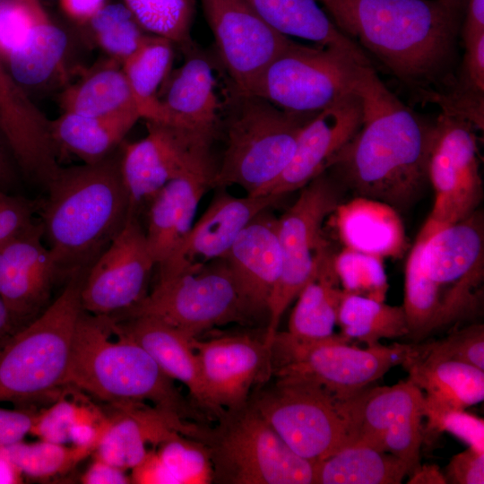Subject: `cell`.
Listing matches in <instances>:
<instances>
[{
  "instance_id": "5",
  "label": "cell",
  "mask_w": 484,
  "mask_h": 484,
  "mask_svg": "<svg viewBox=\"0 0 484 484\" xmlns=\"http://www.w3.org/2000/svg\"><path fill=\"white\" fill-rule=\"evenodd\" d=\"M65 385L112 406L149 402L186 421L206 418L141 345L114 328L108 315L83 309L73 334Z\"/></svg>"
},
{
  "instance_id": "10",
  "label": "cell",
  "mask_w": 484,
  "mask_h": 484,
  "mask_svg": "<svg viewBox=\"0 0 484 484\" xmlns=\"http://www.w3.org/2000/svg\"><path fill=\"white\" fill-rule=\"evenodd\" d=\"M218 420L200 440L210 455L213 481L315 484V462L294 453L249 403Z\"/></svg>"
},
{
  "instance_id": "19",
  "label": "cell",
  "mask_w": 484,
  "mask_h": 484,
  "mask_svg": "<svg viewBox=\"0 0 484 484\" xmlns=\"http://www.w3.org/2000/svg\"><path fill=\"white\" fill-rule=\"evenodd\" d=\"M38 220L0 246V298L15 332L51 303L59 276Z\"/></svg>"
},
{
  "instance_id": "34",
  "label": "cell",
  "mask_w": 484,
  "mask_h": 484,
  "mask_svg": "<svg viewBox=\"0 0 484 484\" xmlns=\"http://www.w3.org/2000/svg\"><path fill=\"white\" fill-rule=\"evenodd\" d=\"M410 471L392 454L353 441L315 462V484H399Z\"/></svg>"
},
{
  "instance_id": "59",
  "label": "cell",
  "mask_w": 484,
  "mask_h": 484,
  "mask_svg": "<svg viewBox=\"0 0 484 484\" xmlns=\"http://www.w3.org/2000/svg\"><path fill=\"white\" fill-rule=\"evenodd\" d=\"M22 476L12 462L0 455V484L22 483Z\"/></svg>"
},
{
  "instance_id": "20",
  "label": "cell",
  "mask_w": 484,
  "mask_h": 484,
  "mask_svg": "<svg viewBox=\"0 0 484 484\" xmlns=\"http://www.w3.org/2000/svg\"><path fill=\"white\" fill-rule=\"evenodd\" d=\"M204 212L172 254L158 266V279H167L196 269L223 257L242 229L263 210L275 205L282 196L276 194L238 197L226 187H215Z\"/></svg>"
},
{
  "instance_id": "44",
  "label": "cell",
  "mask_w": 484,
  "mask_h": 484,
  "mask_svg": "<svg viewBox=\"0 0 484 484\" xmlns=\"http://www.w3.org/2000/svg\"><path fill=\"white\" fill-rule=\"evenodd\" d=\"M179 435L159 445V458L173 484H208L213 481V470L203 443Z\"/></svg>"
},
{
  "instance_id": "22",
  "label": "cell",
  "mask_w": 484,
  "mask_h": 484,
  "mask_svg": "<svg viewBox=\"0 0 484 484\" xmlns=\"http://www.w3.org/2000/svg\"><path fill=\"white\" fill-rule=\"evenodd\" d=\"M362 118L357 91L313 117L301 129L290 163L267 194L284 197L327 171L358 133Z\"/></svg>"
},
{
  "instance_id": "50",
  "label": "cell",
  "mask_w": 484,
  "mask_h": 484,
  "mask_svg": "<svg viewBox=\"0 0 484 484\" xmlns=\"http://www.w3.org/2000/svg\"><path fill=\"white\" fill-rule=\"evenodd\" d=\"M427 431H446L480 453H484V421L464 410L441 413L427 425Z\"/></svg>"
},
{
  "instance_id": "25",
  "label": "cell",
  "mask_w": 484,
  "mask_h": 484,
  "mask_svg": "<svg viewBox=\"0 0 484 484\" xmlns=\"http://www.w3.org/2000/svg\"><path fill=\"white\" fill-rule=\"evenodd\" d=\"M164 82L160 94L163 110L161 123L216 133L233 91L221 98L211 61L197 49Z\"/></svg>"
},
{
  "instance_id": "41",
  "label": "cell",
  "mask_w": 484,
  "mask_h": 484,
  "mask_svg": "<svg viewBox=\"0 0 484 484\" xmlns=\"http://www.w3.org/2000/svg\"><path fill=\"white\" fill-rule=\"evenodd\" d=\"M92 453L87 448L41 439L32 443L22 440L0 448V455L12 462L22 475L33 479L65 473Z\"/></svg>"
},
{
  "instance_id": "47",
  "label": "cell",
  "mask_w": 484,
  "mask_h": 484,
  "mask_svg": "<svg viewBox=\"0 0 484 484\" xmlns=\"http://www.w3.org/2000/svg\"><path fill=\"white\" fill-rule=\"evenodd\" d=\"M95 406L59 399L48 409L37 413L30 434L41 440L66 445L73 425L90 413Z\"/></svg>"
},
{
  "instance_id": "32",
  "label": "cell",
  "mask_w": 484,
  "mask_h": 484,
  "mask_svg": "<svg viewBox=\"0 0 484 484\" xmlns=\"http://www.w3.org/2000/svg\"><path fill=\"white\" fill-rule=\"evenodd\" d=\"M140 118L136 113L90 117L64 112L51 120V134L59 158L70 153L92 164L114 152Z\"/></svg>"
},
{
  "instance_id": "11",
  "label": "cell",
  "mask_w": 484,
  "mask_h": 484,
  "mask_svg": "<svg viewBox=\"0 0 484 484\" xmlns=\"http://www.w3.org/2000/svg\"><path fill=\"white\" fill-rule=\"evenodd\" d=\"M294 203L278 218L281 272L268 302L264 342L270 347L283 313L332 251L323 224L341 203L335 180L327 171L301 189Z\"/></svg>"
},
{
  "instance_id": "49",
  "label": "cell",
  "mask_w": 484,
  "mask_h": 484,
  "mask_svg": "<svg viewBox=\"0 0 484 484\" xmlns=\"http://www.w3.org/2000/svg\"><path fill=\"white\" fill-rule=\"evenodd\" d=\"M38 199L0 191V246L37 220Z\"/></svg>"
},
{
  "instance_id": "58",
  "label": "cell",
  "mask_w": 484,
  "mask_h": 484,
  "mask_svg": "<svg viewBox=\"0 0 484 484\" xmlns=\"http://www.w3.org/2000/svg\"><path fill=\"white\" fill-rule=\"evenodd\" d=\"M410 484H445L444 473L436 465H418L410 473Z\"/></svg>"
},
{
  "instance_id": "6",
  "label": "cell",
  "mask_w": 484,
  "mask_h": 484,
  "mask_svg": "<svg viewBox=\"0 0 484 484\" xmlns=\"http://www.w3.org/2000/svg\"><path fill=\"white\" fill-rule=\"evenodd\" d=\"M315 116L290 113L233 90L220 128L224 148L213 188L238 186L248 195L267 194L290 163L301 129Z\"/></svg>"
},
{
  "instance_id": "27",
  "label": "cell",
  "mask_w": 484,
  "mask_h": 484,
  "mask_svg": "<svg viewBox=\"0 0 484 484\" xmlns=\"http://www.w3.org/2000/svg\"><path fill=\"white\" fill-rule=\"evenodd\" d=\"M278 218L266 208L242 229L225 258L255 308L266 318L268 302L281 272Z\"/></svg>"
},
{
  "instance_id": "16",
  "label": "cell",
  "mask_w": 484,
  "mask_h": 484,
  "mask_svg": "<svg viewBox=\"0 0 484 484\" xmlns=\"http://www.w3.org/2000/svg\"><path fill=\"white\" fill-rule=\"evenodd\" d=\"M220 63L238 93L250 94L270 65L294 40L267 24L245 0H200Z\"/></svg>"
},
{
  "instance_id": "62",
  "label": "cell",
  "mask_w": 484,
  "mask_h": 484,
  "mask_svg": "<svg viewBox=\"0 0 484 484\" xmlns=\"http://www.w3.org/2000/svg\"><path fill=\"white\" fill-rule=\"evenodd\" d=\"M0 21H1V8H0Z\"/></svg>"
},
{
  "instance_id": "52",
  "label": "cell",
  "mask_w": 484,
  "mask_h": 484,
  "mask_svg": "<svg viewBox=\"0 0 484 484\" xmlns=\"http://www.w3.org/2000/svg\"><path fill=\"white\" fill-rule=\"evenodd\" d=\"M30 409L0 408V448L23 440L30 434L37 416Z\"/></svg>"
},
{
  "instance_id": "61",
  "label": "cell",
  "mask_w": 484,
  "mask_h": 484,
  "mask_svg": "<svg viewBox=\"0 0 484 484\" xmlns=\"http://www.w3.org/2000/svg\"><path fill=\"white\" fill-rule=\"evenodd\" d=\"M449 9L461 13L466 0H438Z\"/></svg>"
},
{
  "instance_id": "40",
  "label": "cell",
  "mask_w": 484,
  "mask_h": 484,
  "mask_svg": "<svg viewBox=\"0 0 484 484\" xmlns=\"http://www.w3.org/2000/svg\"><path fill=\"white\" fill-rule=\"evenodd\" d=\"M148 34L171 41L186 56L196 49L192 39L195 0H123Z\"/></svg>"
},
{
  "instance_id": "56",
  "label": "cell",
  "mask_w": 484,
  "mask_h": 484,
  "mask_svg": "<svg viewBox=\"0 0 484 484\" xmlns=\"http://www.w3.org/2000/svg\"><path fill=\"white\" fill-rule=\"evenodd\" d=\"M21 177L13 155L0 131V191L13 193Z\"/></svg>"
},
{
  "instance_id": "13",
  "label": "cell",
  "mask_w": 484,
  "mask_h": 484,
  "mask_svg": "<svg viewBox=\"0 0 484 484\" xmlns=\"http://www.w3.org/2000/svg\"><path fill=\"white\" fill-rule=\"evenodd\" d=\"M361 66L339 48L294 41L265 68L250 94L290 113L316 115L356 91Z\"/></svg>"
},
{
  "instance_id": "45",
  "label": "cell",
  "mask_w": 484,
  "mask_h": 484,
  "mask_svg": "<svg viewBox=\"0 0 484 484\" xmlns=\"http://www.w3.org/2000/svg\"><path fill=\"white\" fill-rule=\"evenodd\" d=\"M416 349L418 355L458 360L483 370L484 326L481 324H471L442 340L416 343Z\"/></svg>"
},
{
  "instance_id": "21",
  "label": "cell",
  "mask_w": 484,
  "mask_h": 484,
  "mask_svg": "<svg viewBox=\"0 0 484 484\" xmlns=\"http://www.w3.org/2000/svg\"><path fill=\"white\" fill-rule=\"evenodd\" d=\"M50 123L0 56V131L22 177L43 191L61 167Z\"/></svg>"
},
{
  "instance_id": "51",
  "label": "cell",
  "mask_w": 484,
  "mask_h": 484,
  "mask_svg": "<svg viewBox=\"0 0 484 484\" xmlns=\"http://www.w3.org/2000/svg\"><path fill=\"white\" fill-rule=\"evenodd\" d=\"M444 475L446 483L483 484L484 453L468 447L451 458Z\"/></svg>"
},
{
  "instance_id": "28",
  "label": "cell",
  "mask_w": 484,
  "mask_h": 484,
  "mask_svg": "<svg viewBox=\"0 0 484 484\" xmlns=\"http://www.w3.org/2000/svg\"><path fill=\"white\" fill-rule=\"evenodd\" d=\"M422 391L430 424L441 413L464 410L484 399V371L458 360L417 354L402 365Z\"/></svg>"
},
{
  "instance_id": "31",
  "label": "cell",
  "mask_w": 484,
  "mask_h": 484,
  "mask_svg": "<svg viewBox=\"0 0 484 484\" xmlns=\"http://www.w3.org/2000/svg\"><path fill=\"white\" fill-rule=\"evenodd\" d=\"M356 440L385 451L383 437L392 426L415 416L425 417L422 391L410 379L392 386L365 388L349 399Z\"/></svg>"
},
{
  "instance_id": "14",
  "label": "cell",
  "mask_w": 484,
  "mask_h": 484,
  "mask_svg": "<svg viewBox=\"0 0 484 484\" xmlns=\"http://www.w3.org/2000/svg\"><path fill=\"white\" fill-rule=\"evenodd\" d=\"M477 130L470 121L443 112L433 123L428 179L435 200L419 235L428 238L479 209L483 182Z\"/></svg>"
},
{
  "instance_id": "12",
  "label": "cell",
  "mask_w": 484,
  "mask_h": 484,
  "mask_svg": "<svg viewBox=\"0 0 484 484\" xmlns=\"http://www.w3.org/2000/svg\"><path fill=\"white\" fill-rule=\"evenodd\" d=\"M248 403L298 455L317 462L356 440L346 400L302 382L276 379Z\"/></svg>"
},
{
  "instance_id": "42",
  "label": "cell",
  "mask_w": 484,
  "mask_h": 484,
  "mask_svg": "<svg viewBox=\"0 0 484 484\" xmlns=\"http://www.w3.org/2000/svg\"><path fill=\"white\" fill-rule=\"evenodd\" d=\"M87 24L97 44L120 64L148 34L124 3H107Z\"/></svg>"
},
{
  "instance_id": "7",
  "label": "cell",
  "mask_w": 484,
  "mask_h": 484,
  "mask_svg": "<svg viewBox=\"0 0 484 484\" xmlns=\"http://www.w3.org/2000/svg\"><path fill=\"white\" fill-rule=\"evenodd\" d=\"M86 273L65 283L61 293L33 321L0 347V402L24 406L64 386L73 334L82 311Z\"/></svg>"
},
{
  "instance_id": "37",
  "label": "cell",
  "mask_w": 484,
  "mask_h": 484,
  "mask_svg": "<svg viewBox=\"0 0 484 484\" xmlns=\"http://www.w3.org/2000/svg\"><path fill=\"white\" fill-rule=\"evenodd\" d=\"M68 48V37L48 15L38 22L22 44L4 63L25 90L46 83L59 69Z\"/></svg>"
},
{
  "instance_id": "30",
  "label": "cell",
  "mask_w": 484,
  "mask_h": 484,
  "mask_svg": "<svg viewBox=\"0 0 484 484\" xmlns=\"http://www.w3.org/2000/svg\"><path fill=\"white\" fill-rule=\"evenodd\" d=\"M245 1L278 32L339 48L361 65H372L366 52L336 27L316 0Z\"/></svg>"
},
{
  "instance_id": "54",
  "label": "cell",
  "mask_w": 484,
  "mask_h": 484,
  "mask_svg": "<svg viewBox=\"0 0 484 484\" xmlns=\"http://www.w3.org/2000/svg\"><path fill=\"white\" fill-rule=\"evenodd\" d=\"M84 484H128L132 483L126 471L111 465L97 457L81 478Z\"/></svg>"
},
{
  "instance_id": "46",
  "label": "cell",
  "mask_w": 484,
  "mask_h": 484,
  "mask_svg": "<svg viewBox=\"0 0 484 484\" xmlns=\"http://www.w3.org/2000/svg\"><path fill=\"white\" fill-rule=\"evenodd\" d=\"M0 56L4 59L48 14L40 0H0Z\"/></svg>"
},
{
  "instance_id": "9",
  "label": "cell",
  "mask_w": 484,
  "mask_h": 484,
  "mask_svg": "<svg viewBox=\"0 0 484 484\" xmlns=\"http://www.w3.org/2000/svg\"><path fill=\"white\" fill-rule=\"evenodd\" d=\"M350 342L340 333L303 341L278 331L270 347L272 374L276 379L310 384L338 400H346L416 353V344L359 348Z\"/></svg>"
},
{
  "instance_id": "36",
  "label": "cell",
  "mask_w": 484,
  "mask_h": 484,
  "mask_svg": "<svg viewBox=\"0 0 484 484\" xmlns=\"http://www.w3.org/2000/svg\"><path fill=\"white\" fill-rule=\"evenodd\" d=\"M174 48L169 39L147 34L136 50L121 63L141 117L146 121H163L159 97L170 74Z\"/></svg>"
},
{
  "instance_id": "57",
  "label": "cell",
  "mask_w": 484,
  "mask_h": 484,
  "mask_svg": "<svg viewBox=\"0 0 484 484\" xmlns=\"http://www.w3.org/2000/svg\"><path fill=\"white\" fill-rule=\"evenodd\" d=\"M461 32L463 43L484 33V0H467L466 16Z\"/></svg>"
},
{
  "instance_id": "26",
  "label": "cell",
  "mask_w": 484,
  "mask_h": 484,
  "mask_svg": "<svg viewBox=\"0 0 484 484\" xmlns=\"http://www.w3.org/2000/svg\"><path fill=\"white\" fill-rule=\"evenodd\" d=\"M111 320L117 331L141 345L169 377L187 388L192 402L207 419H218L202 379L193 337L151 316Z\"/></svg>"
},
{
  "instance_id": "18",
  "label": "cell",
  "mask_w": 484,
  "mask_h": 484,
  "mask_svg": "<svg viewBox=\"0 0 484 484\" xmlns=\"http://www.w3.org/2000/svg\"><path fill=\"white\" fill-rule=\"evenodd\" d=\"M191 343L207 395L219 418L227 411L245 407L252 388L272 375L271 349L264 340L238 334L205 341L192 338Z\"/></svg>"
},
{
  "instance_id": "53",
  "label": "cell",
  "mask_w": 484,
  "mask_h": 484,
  "mask_svg": "<svg viewBox=\"0 0 484 484\" xmlns=\"http://www.w3.org/2000/svg\"><path fill=\"white\" fill-rule=\"evenodd\" d=\"M130 478L132 483L136 484H173L156 450L147 452L144 458L132 469Z\"/></svg>"
},
{
  "instance_id": "3",
  "label": "cell",
  "mask_w": 484,
  "mask_h": 484,
  "mask_svg": "<svg viewBox=\"0 0 484 484\" xmlns=\"http://www.w3.org/2000/svg\"><path fill=\"white\" fill-rule=\"evenodd\" d=\"M121 145L103 160L60 167L39 198L37 219L59 280L87 273L130 217Z\"/></svg>"
},
{
  "instance_id": "48",
  "label": "cell",
  "mask_w": 484,
  "mask_h": 484,
  "mask_svg": "<svg viewBox=\"0 0 484 484\" xmlns=\"http://www.w3.org/2000/svg\"><path fill=\"white\" fill-rule=\"evenodd\" d=\"M423 418L415 416L404 419L389 428L383 437L384 450L404 462L411 471L419 465V448L424 439Z\"/></svg>"
},
{
  "instance_id": "33",
  "label": "cell",
  "mask_w": 484,
  "mask_h": 484,
  "mask_svg": "<svg viewBox=\"0 0 484 484\" xmlns=\"http://www.w3.org/2000/svg\"><path fill=\"white\" fill-rule=\"evenodd\" d=\"M333 251L319 263L317 269L298 293L290 314V335L303 341H318L333 337L344 291L333 268Z\"/></svg>"
},
{
  "instance_id": "39",
  "label": "cell",
  "mask_w": 484,
  "mask_h": 484,
  "mask_svg": "<svg viewBox=\"0 0 484 484\" xmlns=\"http://www.w3.org/2000/svg\"><path fill=\"white\" fill-rule=\"evenodd\" d=\"M457 76L436 100L442 112L470 121L478 130L484 125V33L464 42Z\"/></svg>"
},
{
  "instance_id": "35",
  "label": "cell",
  "mask_w": 484,
  "mask_h": 484,
  "mask_svg": "<svg viewBox=\"0 0 484 484\" xmlns=\"http://www.w3.org/2000/svg\"><path fill=\"white\" fill-rule=\"evenodd\" d=\"M118 63L112 59L61 92L59 105L64 112L90 117L131 113L141 116L133 91Z\"/></svg>"
},
{
  "instance_id": "2",
  "label": "cell",
  "mask_w": 484,
  "mask_h": 484,
  "mask_svg": "<svg viewBox=\"0 0 484 484\" xmlns=\"http://www.w3.org/2000/svg\"><path fill=\"white\" fill-rule=\"evenodd\" d=\"M356 91L363 109L360 128L329 169L357 196L405 210L428 184L434 122L402 103L372 65L361 66Z\"/></svg>"
},
{
  "instance_id": "24",
  "label": "cell",
  "mask_w": 484,
  "mask_h": 484,
  "mask_svg": "<svg viewBox=\"0 0 484 484\" xmlns=\"http://www.w3.org/2000/svg\"><path fill=\"white\" fill-rule=\"evenodd\" d=\"M217 161L168 182L149 203L145 237L158 267L176 251L191 229L198 204L213 181Z\"/></svg>"
},
{
  "instance_id": "23",
  "label": "cell",
  "mask_w": 484,
  "mask_h": 484,
  "mask_svg": "<svg viewBox=\"0 0 484 484\" xmlns=\"http://www.w3.org/2000/svg\"><path fill=\"white\" fill-rule=\"evenodd\" d=\"M108 424L94 451L96 457L124 471L146 455L147 445L184 435L197 439L202 427L144 402L113 405Z\"/></svg>"
},
{
  "instance_id": "1",
  "label": "cell",
  "mask_w": 484,
  "mask_h": 484,
  "mask_svg": "<svg viewBox=\"0 0 484 484\" xmlns=\"http://www.w3.org/2000/svg\"><path fill=\"white\" fill-rule=\"evenodd\" d=\"M316 1L421 101L435 103L453 83L461 13L438 0Z\"/></svg>"
},
{
  "instance_id": "55",
  "label": "cell",
  "mask_w": 484,
  "mask_h": 484,
  "mask_svg": "<svg viewBox=\"0 0 484 484\" xmlns=\"http://www.w3.org/2000/svg\"><path fill=\"white\" fill-rule=\"evenodd\" d=\"M107 4V0H59L62 12L73 22L87 24Z\"/></svg>"
},
{
  "instance_id": "43",
  "label": "cell",
  "mask_w": 484,
  "mask_h": 484,
  "mask_svg": "<svg viewBox=\"0 0 484 484\" xmlns=\"http://www.w3.org/2000/svg\"><path fill=\"white\" fill-rule=\"evenodd\" d=\"M333 268L344 292L385 300L388 281L382 258L344 247L334 254Z\"/></svg>"
},
{
  "instance_id": "17",
  "label": "cell",
  "mask_w": 484,
  "mask_h": 484,
  "mask_svg": "<svg viewBox=\"0 0 484 484\" xmlns=\"http://www.w3.org/2000/svg\"><path fill=\"white\" fill-rule=\"evenodd\" d=\"M155 266L140 218L130 216L86 273L81 290L82 309L113 316L132 307L147 295Z\"/></svg>"
},
{
  "instance_id": "29",
  "label": "cell",
  "mask_w": 484,
  "mask_h": 484,
  "mask_svg": "<svg viewBox=\"0 0 484 484\" xmlns=\"http://www.w3.org/2000/svg\"><path fill=\"white\" fill-rule=\"evenodd\" d=\"M344 247L380 258L399 257L408 247L398 211L389 204L357 196L332 213Z\"/></svg>"
},
{
  "instance_id": "60",
  "label": "cell",
  "mask_w": 484,
  "mask_h": 484,
  "mask_svg": "<svg viewBox=\"0 0 484 484\" xmlns=\"http://www.w3.org/2000/svg\"><path fill=\"white\" fill-rule=\"evenodd\" d=\"M15 332L7 307L0 298V347Z\"/></svg>"
},
{
  "instance_id": "38",
  "label": "cell",
  "mask_w": 484,
  "mask_h": 484,
  "mask_svg": "<svg viewBox=\"0 0 484 484\" xmlns=\"http://www.w3.org/2000/svg\"><path fill=\"white\" fill-rule=\"evenodd\" d=\"M337 324L340 334L367 346L379 344L383 339L407 337L409 333L402 306L346 292L340 304Z\"/></svg>"
},
{
  "instance_id": "15",
  "label": "cell",
  "mask_w": 484,
  "mask_h": 484,
  "mask_svg": "<svg viewBox=\"0 0 484 484\" xmlns=\"http://www.w3.org/2000/svg\"><path fill=\"white\" fill-rule=\"evenodd\" d=\"M147 135L121 144V174L128 193L130 216L140 218L168 182L217 161L216 133L146 121Z\"/></svg>"
},
{
  "instance_id": "8",
  "label": "cell",
  "mask_w": 484,
  "mask_h": 484,
  "mask_svg": "<svg viewBox=\"0 0 484 484\" xmlns=\"http://www.w3.org/2000/svg\"><path fill=\"white\" fill-rule=\"evenodd\" d=\"M134 316L157 318L197 338L213 327L250 324L263 315L223 256L192 271L157 280L142 300L110 317L121 320Z\"/></svg>"
},
{
  "instance_id": "4",
  "label": "cell",
  "mask_w": 484,
  "mask_h": 484,
  "mask_svg": "<svg viewBox=\"0 0 484 484\" xmlns=\"http://www.w3.org/2000/svg\"><path fill=\"white\" fill-rule=\"evenodd\" d=\"M484 219H466L424 238L418 234L405 267L408 336L414 341L475 316L483 297Z\"/></svg>"
}]
</instances>
